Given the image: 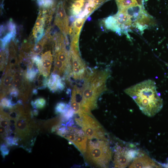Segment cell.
<instances>
[{"instance_id": "1", "label": "cell", "mask_w": 168, "mask_h": 168, "mask_svg": "<svg viewBox=\"0 0 168 168\" xmlns=\"http://www.w3.org/2000/svg\"><path fill=\"white\" fill-rule=\"evenodd\" d=\"M124 91L133 99L142 112L149 117L154 116L162 108L163 100L152 80H144L127 88Z\"/></svg>"}, {"instance_id": "2", "label": "cell", "mask_w": 168, "mask_h": 168, "mask_svg": "<svg viewBox=\"0 0 168 168\" xmlns=\"http://www.w3.org/2000/svg\"><path fill=\"white\" fill-rule=\"evenodd\" d=\"M84 158L87 162L94 166L106 168L112 158V151L108 140H87Z\"/></svg>"}, {"instance_id": "3", "label": "cell", "mask_w": 168, "mask_h": 168, "mask_svg": "<svg viewBox=\"0 0 168 168\" xmlns=\"http://www.w3.org/2000/svg\"><path fill=\"white\" fill-rule=\"evenodd\" d=\"M75 119L76 123L81 127L89 139L108 140L106 133L91 114L84 113Z\"/></svg>"}, {"instance_id": "4", "label": "cell", "mask_w": 168, "mask_h": 168, "mask_svg": "<svg viewBox=\"0 0 168 168\" xmlns=\"http://www.w3.org/2000/svg\"><path fill=\"white\" fill-rule=\"evenodd\" d=\"M57 133L73 144L82 153H84L88 138L82 130L75 127L63 125L59 128Z\"/></svg>"}, {"instance_id": "5", "label": "cell", "mask_w": 168, "mask_h": 168, "mask_svg": "<svg viewBox=\"0 0 168 168\" xmlns=\"http://www.w3.org/2000/svg\"><path fill=\"white\" fill-rule=\"evenodd\" d=\"M138 154L136 150L116 145L114 149V166L117 168L127 167Z\"/></svg>"}, {"instance_id": "6", "label": "cell", "mask_w": 168, "mask_h": 168, "mask_svg": "<svg viewBox=\"0 0 168 168\" xmlns=\"http://www.w3.org/2000/svg\"><path fill=\"white\" fill-rule=\"evenodd\" d=\"M70 74L75 79H81L85 77L86 72V65L82 59L79 50L70 49L69 54Z\"/></svg>"}, {"instance_id": "7", "label": "cell", "mask_w": 168, "mask_h": 168, "mask_svg": "<svg viewBox=\"0 0 168 168\" xmlns=\"http://www.w3.org/2000/svg\"><path fill=\"white\" fill-rule=\"evenodd\" d=\"M54 23L64 35L69 33V20L65 11V2L62 0L57 6Z\"/></svg>"}, {"instance_id": "8", "label": "cell", "mask_w": 168, "mask_h": 168, "mask_svg": "<svg viewBox=\"0 0 168 168\" xmlns=\"http://www.w3.org/2000/svg\"><path fill=\"white\" fill-rule=\"evenodd\" d=\"M129 166V168H156L160 166L147 155L138 154Z\"/></svg>"}, {"instance_id": "9", "label": "cell", "mask_w": 168, "mask_h": 168, "mask_svg": "<svg viewBox=\"0 0 168 168\" xmlns=\"http://www.w3.org/2000/svg\"><path fill=\"white\" fill-rule=\"evenodd\" d=\"M114 16L120 26L122 33L128 34V32L133 29L131 19L123 10H119Z\"/></svg>"}, {"instance_id": "10", "label": "cell", "mask_w": 168, "mask_h": 168, "mask_svg": "<svg viewBox=\"0 0 168 168\" xmlns=\"http://www.w3.org/2000/svg\"><path fill=\"white\" fill-rule=\"evenodd\" d=\"M41 57V61L37 65L38 69L40 74L47 77L50 73L53 56L50 51L49 50L43 54Z\"/></svg>"}, {"instance_id": "11", "label": "cell", "mask_w": 168, "mask_h": 168, "mask_svg": "<svg viewBox=\"0 0 168 168\" xmlns=\"http://www.w3.org/2000/svg\"><path fill=\"white\" fill-rule=\"evenodd\" d=\"M45 11L41 10L35 22L32 31L33 34L36 42L41 38L44 32V27L45 24Z\"/></svg>"}, {"instance_id": "12", "label": "cell", "mask_w": 168, "mask_h": 168, "mask_svg": "<svg viewBox=\"0 0 168 168\" xmlns=\"http://www.w3.org/2000/svg\"><path fill=\"white\" fill-rule=\"evenodd\" d=\"M47 86L51 91H60L64 88V84L59 75L52 73L48 79Z\"/></svg>"}, {"instance_id": "13", "label": "cell", "mask_w": 168, "mask_h": 168, "mask_svg": "<svg viewBox=\"0 0 168 168\" xmlns=\"http://www.w3.org/2000/svg\"><path fill=\"white\" fill-rule=\"evenodd\" d=\"M15 79L14 74L10 66H7L1 81V88L5 93L10 92L13 87Z\"/></svg>"}, {"instance_id": "14", "label": "cell", "mask_w": 168, "mask_h": 168, "mask_svg": "<svg viewBox=\"0 0 168 168\" xmlns=\"http://www.w3.org/2000/svg\"><path fill=\"white\" fill-rule=\"evenodd\" d=\"M104 23L107 29L115 32L119 35L122 33L120 26L114 16L107 17L104 20Z\"/></svg>"}, {"instance_id": "15", "label": "cell", "mask_w": 168, "mask_h": 168, "mask_svg": "<svg viewBox=\"0 0 168 168\" xmlns=\"http://www.w3.org/2000/svg\"><path fill=\"white\" fill-rule=\"evenodd\" d=\"M48 33L47 32L41 39L34 46L32 50V53L34 56L39 54L43 50L44 46L46 44L48 37Z\"/></svg>"}, {"instance_id": "16", "label": "cell", "mask_w": 168, "mask_h": 168, "mask_svg": "<svg viewBox=\"0 0 168 168\" xmlns=\"http://www.w3.org/2000/svg\"><path fill=\"white\" fill-rule=\"evenodd\" d=\"M86 18H78L74 21L72 26L70 28L74 35H79L82 27L85 21Z\"/></svg>"}, {"instance_id": "17", "label": "cell", "mask_w": 168, "mask_h": 168, "mask_svg": "<svg viewBox=\"0 0 168 168\" xmlns=\"http://www.w3.org/2000/svg\"><path fill=\"white\" fill-rule=\"evenodd\" d=\"M119 10L138 4L136 0H116Z\"/></svg>"}, {"instance_id": "18", "label": "cell", "mask_w": 168, "mask_h": 168, "mask_svg": "<svg viewBox=\"0 0 168 168\" xmlns=\"http://www.w3.org/2000/svg\"><path fill=\"white\" fill-rule=\"evenodd\" d=\"M70 107V105L62 102H59L56 104L55 108V111L57 114H62L66 112Z\"/></svg>"}, {"instance_id": "19", "label": "cell", "mask_w": 168, "mask_h": 168, "mask_svg": "<svg viewBox=\"0 0 168 168\" xmlns=\"http://www.w3.org/2000/svg\"><path fill=\"white\" fill-rule=\"evenodd\" d=\"M31 104L34 109H42L46 104V101L43 98L40 97L36 99L34 101H32Z\"/></svg>"}, {"instance_id": "20", "label": "cell", "mask_w": 168, "mask_h": 168, "mask_svg": "<svg viewBox=\"0 0 168 168\" xmlns=\"http://www.w3.org/2000/svg\"><path fill=\"white\" fill-rule=\"evenodd\" d=\"M74 114V111L70 107L66 112L61 114V121L65 122L69 121L72 119Z\"/></svg>"}, {"instance_id": "21", "label": "cell", "mask_w": 168, "mask_h": 168, "mask_svg": "<svg viewBox=\"0 0 168 168\" xmlns=\"http://www.w3.org/2000/svg\"><path fill=\"white\" fill-rule=\"evenodd\" d=\"M38 71H39L38 69L33 67L30 69H27L25 75L26 79L30 82L33 81Z\"/></svg>"}, {"instance_id": "22", "label": "cell", "mask_w": 168, "mask_h": 168, "mask_svg": "<svg viewBox=\"0 0 168 168\" xmlns=\"http://www.w3.org/2000/svg\"><path fill=\"white\" fill-rule=\"evenodd\" d=\"M1 105V107L3 108L11 109L13 107L10 100L6 98H4L2 99Z\"/></svg>"}, {"instance_id": "23", "label": "cell", "mask_w": 168, "mask_h": 168, "mask_svg": "<svg viewBox=\"0 0 168 168\" xmlns=\"http://www.w3.org/2000/svg\"><path fill=\"white\" fill-rule=\"evenodd\" d=\"M0 151L1 155L3 158H4L8 154L9 150L7 147L6 145L3 143L1 145Z\"/></svg>"}, {"instance_id": "24", "label": "cell", "mask_w": 168, "mask_h": 168, "mask_svg": "<svg viewBox=\"0 0 168 168\" xmlns=\"http://www.w3.org/2000/svg\"><path fill=\"white\" fill-rule=\"evenodd\" d=\"M33 93L34 94H36L37 93V91L36 89H34L33 91Z\"/></svg>"}, {"instance_id": "25", "label": "cell", "mask_w": 168, "mask_h": 168, "mask_svg": "<svg viewBox=\"0 0 168 168\" xmlns=\"http://www.w3.org/2000/svg\"><path fill=\"white\" fill-rule=\"evenodd\" d=\"M166 65H167V66L168 67V63H166Z\"/></svg>"}, {"instance_id": "26", "label": "cell", "mask_w": 168, "mask_h": 168, "mask_svg": "<svg viewBox=\"0 0 168 168\" xmlns=\"http://www.w3.org/2000/svg\"><path fill=\"white\" fill-rule=\"evenodd\" d=\"M167 165H168V164H167Z\"/></svg>"}]
</instances>
